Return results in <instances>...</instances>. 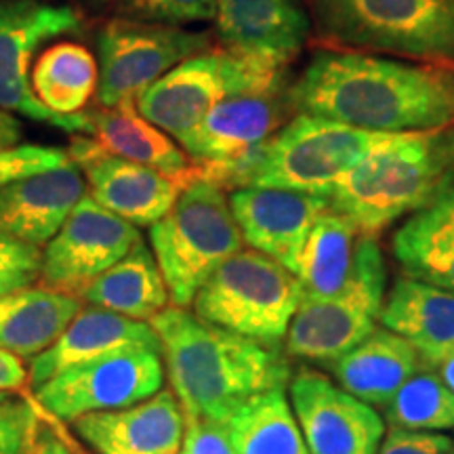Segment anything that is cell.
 <instances>
[{
	"mask_svg": "<svg viewBox=\"0 0 454 454\" xmlns=\"http://www.w3.org/2000/svg\"><path fill=\"white\" fill-rule=\"evenodd\" d=\"M301 299L293 271L259 251H240L202 284L192 309L208 325L276 343L288 333Z\"/></svg>",
	"mask_w": 454,
	"mask_h": 454,
	"instance_id": "8992f818",
	"label": "cell"
},
{
	"mask_svg": "<svg viewBox=\"0 0 454 454\" xmlns=\"http://www.w3.org/2000/svg\"><path fill=\"white\" fill-rule=\"evenodd\" d=\"M322 41L454 61V0H311Z\"/></svg>",
	"mask_w": 454,
	"mask_h": 454,
	"instance_id": "5b68a950",
	"label": "cell"
},
{
	"mask_svg": "<svg viewBox=\"0 0 454 454\" xmlns=\"http://www.w3.org/2000/svg\"><path fill=\"white\" fill-rule=\"evenodd\" d=\"M164 385L160 349L127 348L66 368L34 389V402L61 423L90 412L122 411Z\"/></svg>",
	"mask_w": 454,
	"mask_h": 454,
	"instance_id": "30bf717a",
	"label": "cell"
},
{
	"mask_svg": "<svg viewBox=\"0 0 454 454\" xmlns=\"http://www.w3.org/2000/svg\"><path fill=\"white\" fill-rule=\"evenodd\" d=\"M11 394H7V391H0V404H3L4 400H9Z\"/></svg>",
	"mask_w": 454,
	"mask_h": 454,
	"instance_id": "b9f144b4",
	"label": "cell"
},
{
	"mask_svg": "<svg viewBox=\"0 0 454 454\" xmlns=\"http://www.w3.org/2000/svg\"><path fill=\"white\" fill-rule=\"evenodd\" d=\"M394 135L400 133H377L299 114L261 147L251 187H278L331 196L333 187L362 158Z\"/></svg>",
	"mask_w": 454,
	"mask_h": 454,
	"instance_id": "52a82bcc",
	"label": "cell"
},
{
	"mask_svg": "<svg viewBox=\"0 0 454 454\" xmlns=\"http://www.w3.org/2000/svg\"><path fill=\"white\" fill-rule=\"evenodd\" d=\"M282 87V74L231 51H204L141 90L135 107L147 122L181 141L231 95Z\"/></svg>",
	"mask_w": 454,
	"mask_h": 454,
	"instance_id": "ba28073f",
	"label": "cell"
},
{
	"mask_svg": "<svg viewBox=\"0 0 454 454\" xmlns=\"http://www.w3.org/2000/svg\"><path fill=\"white\" fill-rule=\"evenodd\" d=\"M141 242L144 238L137 225L84 194L61 230L43 248L38 286L81 299V293L95 278L127 257Z\"/></svg>",
	"mask_w": 454,
	"mask_h": 454,
	"instance_id": "4fadbf2b",
	"label": "cell"
},
{
	"mask_svg": "<svg viewBox=\"0 0 454 454\" xmlns=\"http://www.w3.org/2000/svg\"><path fill=\"white\" fill-rule=\"evenodd\" d=\"M150 325L185 419L227 423L251 397L288 381V362L270 343L208 325L194 311L168 305Z\"/></svg>",
	"mask_w": 454,
	"mask_h": 454,
	"instance_id": "7a4b0ae2",
	"label": "cell"
},
{
	"mask_svg": "<svg viewBox=\"0 0 454 454\" xmlns=\"http://www.w3.org/2000/svg\"><path fill=\"white\" fill-rule=\"evenodd\" d=\"M280 87L231 95L213 107L202 122L179 141L194 162L198 177L230 167L271 139L280 122Z\"/></svg>",
	"mask_w": 454,
	"mask_h": 454,
	"instance_id": "e0dca14e",
	"label": "cell"
},
{
	"mask_svg": "<svg viewBox=\"0 0 454 454\" xmlns=\"http://www.w3.org/2000/svg\"><path fill=\"white\" fill-rule=\"evenodd\" d=\"M87 181L74 162L0 187V231L44 248L82 196Z\"/></svg>",
	"mask_w": 454,
	"mask_h": 454,
	"instance_id": "ffe728a7",
	"label": "cell"
},
{
	"mask_svg": "<svg viewBox=\"0 0 454 454\" xmlns=\"http://www.w3.org/2000/svg\"><path fill=\"white\" fill-rule=\"evenodd\" d=\"M59 423L61 421H57L38 406V412L34 417L26 444L20 454H87L76 440L70 438L59 427Z\"/></svg>",
	"mask_w": 454,
	"mask_h": 454,
	"instance_id": "d590c367",
	"label": "cell"
},
{
	"mask_svg": "<svg viewBox=\"0 0 454 454\" xmlns=\"http://www.w3.org/2000/svg\"><path fill=\"white\" fill-rule=\"evenodd\" d=\"M452 164L454 122L394 135L333 187L331 208L362 236H377L391 221L427 204Z\"/></svg>",
	"mask_w": 454,
	"mask_h": 454,
	"instance_id": "3957f363",
	"label": "cell"
},
{
	"mask_svg": "<svg viewBox=\"0 0 454 454\" xmlns=\"http://www.w3.org/2000/svg\"><path fill=\"white\" fill-rule=\"evenodd\" d=\"M331 366L348 394L366 404L385 406L414 372L421 371V356L411 340L387 328H374Z\"/></svg>",
	"mask_w": 454,
	"mask_h": 454,
	"instance_id": "603a6c76",
	"label": "cell"
},
{
	"mask_svg": "<svg viewBox=\"0 0 454 454\" xmlns=\"http://www.w3.org/2000/svg\"><path fill=\"white\" fill-rule=\"evenodd\" d=\"M434 368H438V374L442 377L448 387L454 391V348L448 351V354L442 357V360Z\"/></svg>",
	"mask_w": 454,
	"mask_h": 454,
	"instance_id": "60d3db41",
	"label": "cell"
},
{
	"mask_svg": "<svg viewBox=\"0 0 454 454\" xmlns=\"http://www.w3.org/2000/svg\"><path fill=\"white\" fill-rule=\"evenodd\" d=\"M394 254L411 278L454 293V190L397 230Z\"/></svg>",
	"mask_w": 454,
	"mask_h": 454,
	"instance_id": "484cf974",
	"label": "cell"
},
{
	"mask_svg": "<svg viewBox=\"0 0 454 454\" xmlns=\"http://www.w3.org/2000/svg\"><path fill=\"white\" fill-rule=\"evenodd\" d=\"M291 406L309 454H377L385 438L372 406L320 372L301 371L293 379Z\"/></svg>",
	"mask_w": 454,
	"mask_h": 454,
	"instance_id": "5bb4252c",
	"label": "cell"
},
{
	"mask_svg": "<svg viewBox=\"0 0 454 454\" xmlns=\"http://www.w3.org/2000/svg\"><path fill=\"white\" fill-rule=\"evenodd\" d=\"M150 244L175 308H190L202 284L242 251L240 234L223 187L198 177L150 227Z\"/></svg>",
	"mask_w": 454,
	"mask_h": 454,
	"instance_id": "277c9868",
	"label": "cell"
},
{
	"mask_svg": "<svg viewBox=\"0 0 454 454\" xmlns=\"http://www.w3.org/2000/svg\"><path fill=\"white\" fill-rule=\"evenodd\" d=\"M38 404L34 397H13L0 404V454H20L26 444Z\"/></svg>",
	"mask_w": 454,
	"mask_h": 454,
	"instance_id": "e575fe53",
	"label": "cell"
},
{
	"mask_svg": "<svg viewBox=\"0 0 454 454\" xmlns=\"http://www.w3.org/2000/svg\"><path fill=\"white\" fill-rule=\"evenodd\" d=\"M84 301L49 288H24L0 299V349L21 360L47 351L82 309Z\"/></svg>",
	"mask_w": 454,
	"mask_h": 454,
	"instance_id": "d4e9b609",
	"label": "cell"
},
{
	"mask_svg": "<svg viewBox=\"0 0 454 454\" xmlns=\"http://www.w3.org/2000/svg\"><path fill=\"white\" fill-rule=\"evenodd\" d=\"M127 348L162 351L160 339L147 322L130 320L95 305H82L61 337L47 351L30 360V385L36 389L66 368Z\"/></svg>",
	"mask_w": 454,
	"mask_h": 454,
	"instance_id": "44dd1931",
	"label": "cell"
},
{
	"mask_svg": "<svg viewBox=\"0 0 454 454\" xmlns=\"http://www.w3.org/2000/svg\"><path fill=\"white\" fill-rule=\"evenodd\" d=\"M356 236L357 227L333 208L316 221L297 270L303 299H326L343 291L354 268Z\"/></svg>",
	"mask_w": 454,
	"mask_h": 454,
	"instance_id": "83f0119b",
	"label": "cell"
},
{
	"mask_svg": "<svg viewBox=\"0 0 454 454\" xmlns=\"http://www.w3.org/2000/svg\"><path fill=\"white\" fill-rule=\"evenodd\" d=\"M72 427L98 454H181L185 417L173 389H160L122 411L84 414Z\"/></svg>",
	"mask_w": 454,
	"mask_h": 454,
	"instance_id": "d6986e66",
	"label": "cell"
},
{
	"mask_svg": "<svg viewBox=\"0 0 454 454\" xmlns=\"http://www.w3.org/2000/svg\"><path fill=\"white\" fill-rule=\"evenodd\" d=\"M383 303L381 248L374 236H362L343 291L326 299H301L286 333L288 354L317 364H334L377 328Z\"/></svg>",
	"mask_w": 454,
	"mask_h": 454,
	"instance_id": "9c48e42d",
	"label": "cell"
},
{
	"mask_svg": "<svg viewBox=\"0 0 454 454\" xmlns=\"http://www.w3.org/2000/svg\"><path fill=\"white\" fill-rule=\"evenodd\" d=\"M87 133L107 154L152 167L185 184L198 179V170L192 167L185 152H181L162 129L147 122L135 107V101L87 112Z\"/></svg>",
	"mask_w": 454,
	"mask_h": 454,
	"instance_id": "cb8c5ba5",
	"label": "cell"
},
{
	"mask_svg": "<svg viewBox=\"0 0 454 454\" xmlns=\"http://www.w3.org/2000/svg\"><path fill=\"white\" fill-rule=\"evenodd\" d=\"M215 21L227 51L276 70L309 36V17L294 0H219Z\"/></svg>",
	"mask_w": 454,
	"mask_h": 454,
	"instance_id": "ac0fdd59",
	"label": "cell"
},
{
	"mask_svg": "<svg viewBox=\"0 0 454 454\" xmlns=\"http://www.w3.org/2000/svg\"><path fill=\"white\" fill-rule=\"evenodd\" d=\"M43 248L0 231V299L30 288L41 278Z\"/></svg>",
	"mask_w": 454,
	"mask_h": 454,
	"instance_id": "1f68e13d",
	"label": "cell"
},
{
	"mask_svg": "<svg viewBox=\"0 0 454 454\" xmlns=\"http://www.w3.org/2000/svg\"><path fill=\"white\" fill-rule=\"evenodd\" d=\"M288 98L309 116L377 133H417L454 122V70L325 51Z\"/></svg>",
	"mask_w": 454,
	"mask_h": 454,
	"instance_id": "6da1fadb",
	"label": "cell"
},
{
	"mask_svg": "<svg viewBox=\"0 0 454 454\" xmlns=\"http://www.w3.org/2000/svg\"><path fill=\"white\" fill-rule=\"evenodd\" d=\"M67 162H70L67 152H61L59 147L34 144L0 147V187L11 184V181L64 167Z\"/></svg>",
	"mask_w": 454,
	"mask_h": 454,
	"instance_id": "836d02e7",
	"label": "cell"
},
{
	"mask_svg": "<svg viewBox=\"0 0 454 454\" xmlns=\"http://www.w3.org/2000/svg\"><path fill=\"white\" fill-rule=\"evenodd\" d=\"M30 383V368H26L24 360L9 351L0 349V391H21Z\"/></svg>",
	"mask_w": 454,
	"mask_h": 454,
	"instance_id": "f35d334b",
	"label": "cell"
},
{
	"mask_svg": "<svg viewBox=\"0 0 454 454\" xmlns=\"http://www.w3.org/2000/svg\"><path fill=\"white\" fill-rule=\"evenodd\" d=\"M81 27V15L67 4L47 0H0V110L20 112L36 122L67 133H87V114L59 116L38 101L27 67L36 49L49 38Z\"/></svg>",
	"mask_w": 454,
	"mask_h": 454,
	"instance_id": "7c38bea8",
	"label": "cell"
},
{
	"mask_svg": "<svg viewBox=\"0 0 454 454\" xmlns=\"http://www.w3.org/2000/svg\"><path fill=\"white\" fill-rule=\"evenodd\" d=\"M230 208L244 242L297 276L305 240L331 208V198L278 187H242L231 192Z\"/></svg>",
	"mask_w": 454,
	"mask_h": 454,
	"instance_id": "2e32d148",
	"label": "cell"
},
{
	"mask_svg": "<svg viewBox=\"0 0 454 454\" xmlns=\"http://www.w3.org/2000/svg\"><path fill=\"white\" fill-rule=\"evenodd\" d=\"M208 47L207 34L139 20H112L98 36L99 104L114 107L135 101L175 66Z\"/></svg>",
	"mask_w": 454,
	"mask_h": 454,
	"instance_id": "8fae6325",
	"label": "cell"
},
{
	"mask_svg": "<svg viewBox=\"0 0 454 454\" xmlns=\"http://www.w3.org/2000/svg\"><path fill=\"white\" fill-rule=\"evenodd\" d=\"M181 454H236L227 423L213 419H185Z\"/></svg>",
	"mask_w": 454,
	"mask_h": 454,
	"instance_id": "8d00e7d4",
	"label": "cell"
},
{
	"mask_svg": "<svg viewBox=\"0 0 454 454\" xmlns=\"http://www.w3.org/2000/svg\"><path fill=\"white\" fill-rule=\"evenodd\" d=\"M377 454H454V442L434 431L391 427Z\"/></svg>",
	"mask_w": 454,
	"mask_h": 454,
	"instance_id": "74e56055",
	"label": "cell"
},
{
	"mask_svg": "<svg viewBox=\"0 0 454 454\" xmlns=\"http://www.w3.org/2000/svg\"><path fill=\"white\" fill-rule=\"evenodd\" d=\"M236 454H309L284 389L251 397L227 419Z\"/></svg>",
	"mask_w": 454,
	"mask_h": 454,
	"instance_id": "f1b7e54d",
	"label": "cell"
},
{
	"mask_svg": "<svg viewBox=\"0 0 454 454\" xmlns=\"http://www.w3.org/2000/svg\"><path fill=\"white\" fill-rule=\"evenodd\" d=\"M98 82L95 57L76 43H61L44 51L32 72L34 95L59 116L81 114Z\"/></svg>",
	"mask_w": 454,
	"mask_h": 454,
	"instance_id": "f546056e",
	"label": "cell"
},
{
	"mask_svg": "<svg viewBox=\"0 0 454 454\" xmlns=\"http://www.w3.org/2000/svg\"><path fill=\"white\" fill-rule=\"evenodd\" d=\"M379 320L383 328L411 340L429 366L454 348V293L429 282L397 278Z\"/></svg>",
	"mask_w": 454,
	"mask_h": 454,
	"instance_id": "7402d4cb",
	"label": "cell"
},
{
	"mask_svg": "<svg viewBox=\"0 0 454 454\" xmlns=\"http://www.w3.org/2000/svg\"><path fill=\"white\" fill-rule=\"evenodd\" d=\"M21 137H24V127L11 116L7 110H0V147H13L20 145Z\"/></svg>",
	"mask_w": 454,
	"mask_h": 454,
	"instance_id": "ab89813d",
	"label": "cell"
},
{
	"mask_svg": "<svg viewBox=\"0 0 454 454\" xmlns=\"http://www.w3.org/2000/svg\"><path fill=\"white\" fill-rule=\"evenodd\" d=\"M81 299L137 322H150L170 303L160 268L145 242L95 278L81 293Z\"/></svg>",
	"mask_w": 454,
	"mask_h": 454,
	"instance_id": "4316f807",
	"label": "cell"
},
{
	"mask_svg": "<svg viewBox=\"0 0 454 454\" xmlns=\"http://www.w3.org/2000/svg\"><path fill=\"white\" fill-rule=\"evenodd\" d=\"M67 158L82 168L89 185L87 194L99 207L137 227L158 223L187 185L152 167L107 154L98 141L84 135L72 139Z\"/></svg>",
	"mask_w": 454,
	"mask_h": 454,
	"instance_id": "9a60e30c",
	"label": "cell"
},
{
	"mask_svg": "<svg viewBox=\"0 0 454 454\" xmlns=\"http://www.w3.org/2000/svg\"><path fill=\"white\" fill-rule=\"evenodd\" d=\"M219 0H122V9L139 21L164 26L215 20Z\"/></svg>",
	"mask_w": 454,
	"mask_h": 454,
	"instance_id": "d6a6232c",
	"label": "cell"
},
{
	"mask_svg": "<svg viewBox=\"0 0 454 454\" xmlns=\"http://www.w3.org/2000/svg\"><path fill=\"white\" fill-rule=\"evenodd\" d=\"M385 419L395 429H454V391L435 372H414L385 404Z\"/></svg>",
	"mask_w": 454,
	"mask_h": 454,
	"instance_id": "4dcf8cb0",
	"label": "cell"
}]
</instances>
